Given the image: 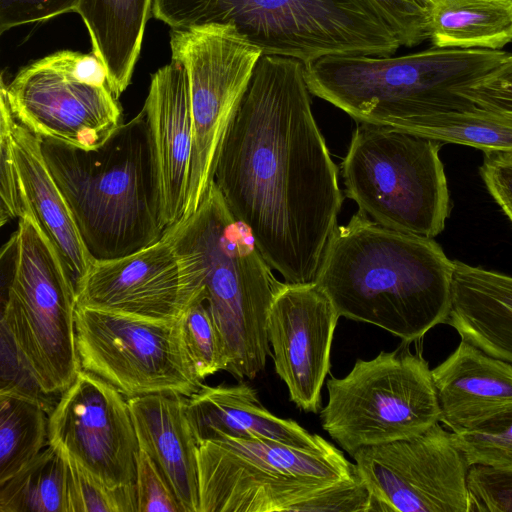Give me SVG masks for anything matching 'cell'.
Returning a JSON list of instances; mask_svg holds the SVG:
<instances>
[{"label": "cell", "instance_id": "obj_1", "mask_svg": "<svg viewBox=\"0 0 512 512\" xmlns=\"http://www.w3.org/2000/svg\"><path fill=\"white\" fill-rule=\"evenodd\" d=\"M305 64L262 55L221 142L213 182L289 284L313 283L343 203Z\"/></svg>", "mask_w": 512, "mask_h": 512}, {"label": "cell", "instance_id": "obj_2", "mask_svg": "<svg viewBox=\"0 0 512 512\" xmlns=\"http://www.w3.org/2000/svg\"><path fill=\"white\" fill-rule=\"evenodd\" d=\"M454 268L433 238L382 226L358 210L335 229L315 283L340 317L408 344L447 322Z\"/></svg>", "mask_w": 512, "mask_h": 512}, {"label": "cell", "instance_id": "obj_3", "mask_svg": "<svg viewBox=\"0 0 512 512\" xmlns=\"http://www.w3.org/2000/svg\"><path fill=\"white\" fill-rule=\"evenodd\" d=\"M178 257L186 307L204 296L226 348L227 372L254 379L266 365L268 314L284 282L212 182L196 211L166 228Z\"/></svg>", "mask_w": 512, "mask_h": 512}, {"label": "cell", "instance_id": "obj_4", "mask_svg": "<svg viewBox=\"0 0 512 512\" xmlns=\"http://www.w3.org/2000/svg\"><path fill=\"white\" fill-rule=\"evenodd\" d=\"M41 145L94 260L122 257L162 238L166 227L142 110L97 149L44 139Z\"/></svg>", "mask_w": 512, "mask_h": 512}, {"label": "cell", "instance_id": "obj_5", "mask_svg": "<svg viewBox=\"0 0 512 512\" xmlns=\"http://www.w3.org/2000/svg\"><path fill=\"white\" fill-rule=\"evenodd\" d=\"M199 512H363L369 494L336 447L219 435L198 442Z\"/></svg>", "mask_w": 512, "mask_h": 512}, {"label": "cell", "instance_id": "obj_6", "mask_svg": "<svg viewBox=\"0 0 512 512\" xmlns=\"http://www.w3.org/2000/svg\"><path fill=\"white\" fill-rule=\"evenodd\" d=\"M508 54L433 46L402 56L327 55L306 63L305 77L311 94L358 123L408 132L424 117L474 108L461 92Z\"/></svg>", "mask_w": 512, "mask_h": 512}, {"label": "cell", "instance_id": "obj_7", "mask_svg": "<svg viewBox=\"0 0 512 512\" xmlns=\"http://www.w3.org/2000/svg\"><path fill=\"white\" fill-rule=\"evenodd\" d=\"M170 28L231 24L263 55L304 64L327 55L391 56L401 46L370 0H152Z\"/></svg>", "mask_w": 512, "mask_h": 512}, {"label": "cell", "instance_id": "obj_8", "mask_svg": "<svg viewBox=\"0 0 512 512\" xmlns=\"http://www.w3.org/2000/svg\"><path fill=\"white\" fill-rule=\"evenodd\" d=\"M7 271L3 327L47 395L61 394L81 369L76 346L74 282L31 213L1 250Z\"/></svg>", "mask_w": 512, "mask_h": 512}, {"label": "cell", "instance_id": "obj_9", "mask_svg": "<svg viewBox=\"0 0 512 512\" xmlns=\"http://www.w3.org/2000/svg\"><path fill=\"white\" fill-rule=\"evenodd\" d=\"M443 143L359 123L341 164L345 194L378 224L423 237L441 233L450 196L439 156Z\"/></svg>", "mask_w": 512, "mask_h": 512}, {"label": "cell", "instance_id": "obj_10", "mask_svg": "<svg viewBox=\"0 0 512 512\" xmlns=\"http://www.w3.org/2000/svg\"><path fill=\"white\" fill-rule=\"evenodd\" d=\"M326 388L322 428L350 455L416 436L440 422L428 362L408 348L357 359L347 375L330 377Z\"/></svg>", "mask_w": 512, "mask_h": 512}, {"label": "cell", "instance_id": "obj_11", "mask_svg": "<svg viewBox=\"0 0 512 512\" xmlns=\"http://www.w3.org/2000/svg\"><path fill=\"white\" fill-rule=\"evenodd\" d=\"M0 91L13 117L39 138L83 150L119 128L122 108L106 66L93 52L62 50L26 65Z\"/></svg>", "mask_w": 512, "mask_h": 512}, {"label": "cell", "instance_id": "obj_12", "mask_svg": "<svg viewBox=\"0 0 512 512\" xmlns=\"http://www.w3.org/2000/svg\"><path fill=\"white\" fill-rule=\"evenodd\" d=\"M172 60L186 70L193 124V146L185 209L199 207L213 182L224 133L253 76L262 51L231 24L171 28ZM180 220V221H181Z\"/></svg>", "mask_w": 512, "mask_h": 512}, {"label": "cell", "instance_id": "obj_13", "mask_svg": "<svg viewBox=\"0 0 512 512\" xmlns=\"http://www.w3.org/2000/svg\"><path fill=\"white\" fill-rule=\"evenodd\" d=\"M75 331L81 369L128 399L189 397L202 386L185 347L181 317L150 319L77 305Z\"/></svg>", "mask_w": 512, "mask_h": 512}, {"label": "cell", "instance_id": "obj_14", "mask_svg": "<svg viewBox=\"0 0 512 512\" xmlns=\"http://www.w3.org/2000/svg\"><path fill=\"white\" fill-rule=\"evenodd\" d=\"M373 511L472 512L470 465L440 422L416 436L362 447L350 455Z\"/></svg>", "mask_w": 512, "mask_h": 512}, {"label": "cell", "instance_id": "obj_15", "mask_svg": "<svg viewBox=\"0 0 512 512\" xmlns=\"http://www.w3.org/2000/svg\"><path fill=\"white\" fill-rule=\"evenodd\" d=\"M48 444L111 487L136 481L139 445L128 398L86 370H79L52 408Z\"/></svg>", "mask_w": 512, "mask_h": 512}, {"label": "cell", "instance_id": "obj_16", "mask_svg": "<svg viewBox=\"0 0 512 512\" xmlns=\"http://www.w3.org/2000/svg\"><path fill=\"white\" fill-rule=\"evenodd\" d=\"M339 318L315 282H284L271 304L267 333L275 372L286 384L290 400L305 412L320 411Z\"/></svg>", "mask_w": 512, "mask_h": 512}, {"label": "cell", "instance_id": "obj_17", "mask_svg": "<svg viewBox=\"0 0 512 512\" xmlns=\"http://www.w3.org/2000/svg\"><path fill=\"white\" fill-rule=\"evenodd\" d=\"M75 289L77 305L143 318L179 319L186 308L178 257L164 236L131 254L95 260Z\"/></svg>", "mask_w": 512, "mask_h": 512}, {"label": "cell", "instance_id": "obj_18", "mask_svg": "<svg viewBox=\"0 0 512 512\" xmlns=\"http://www.w3.org/2000/svg\"><path fill=\"white\" fill-rule=\"evenodd\" d=\"M142 111L152 150L158 201L166 228L184 213L193 146L189 81L172 60L151 76Z\"/></svg>", "mask_w": 512, "mask_h": 512}, {"label": "cell", "instance_id": "obj_19", "mask_svg": "<svg viewBox=\"0 0 512 512\" xmlns=\"http://www.w3.org/2000/svg\"><path fill=\"white\" fill-rule=\"evenodd\" d=\"M187 413L197 443L219 435L272 440L310 450L335 447L292 419L281 418L263 406L246 382L203 385L187 398Z\"/></svg>", "mask_w": 512, "mask_h": 512}, {"label": "cell", "instance_id": "obj_20", "mask_svg": "<svg viewBox=\"0 0 512 512\" xmlns=\"http://www.w3.org/2000/svg\"><path fill=\"white\" fill-rule=\"evenodd\" d=\"M187 398L151 394L128 399L139 449L163 473L185 512H199L197 440L187 413Z\"/></svg>", "mask_w": 512, "mask_h": 512}, {"label": "cell", "instance_id": "obj_21", "mask_svg": "<svg viewBox=\"0 0 512 512\" xmlns=\"http://www.w3.org/2000/svg\"><path fill=\"white\" fill-rule=\"evenodd\" d=\"M431 373L439 421L454 433L512 403V364L463 339Z\"/></svg>", "mask_w": 512, "mask_h": 512}, {"label": "cell", "instance_id": "obj_22", "mask_svg": "<svg viewBox=\"0 0 512 512\" xmlns=\"http://www.w3.org/2000/svg\"><path fill=\"white\" fill-rule=\"evenodd\" d=\"M11 144L28 212L56 248L76 288L95 260L46 163L41 139L13 118Z\"/></svg>", "mask_w": 512, "mask_h": 512}, {"label": "cell", "instance_id": "obj_23", "mask_svg": "<svg viewBox=\"0 0 512 512\" xmlns=\"http://www.w3.org/2000/svg\"><path fill=\"white\" fill-rule=\"evenodd\" d=\"M447 324L461 339L512 364V276L454 260Z\"/></svg>", "mask_w": 512, "mask_h": 512}, {"label": "cell", "instance_id": "obj_24", "mask_svg": "<svg viewBox=\"0 0 512 512\" xmlns=\"http://www.w3.org/2000/svg\"><path fill=\"white\" fill-rule=\"evenodd\" d=\"M152 0H81L77 13L89 32L92 52L107 68L114 94L130 84Z\"/></svg>", "mask_w": 512, "mask_h": 512}, {"label": "cell", "instance_id": "obj_25", "mask_svg": "<svg viewBox=\"0 0 512 512\" xmlns=\"http://www.w3.org/2000/svg\"><path fill=\"white\" fill-rule=\"evenodd\" d=\"M428 36L439 48L501 50L512 42V0H439Z\"/></svg>", "mask_w": 512, "mask_h": 512}, {"label": "cell", "instance_id": "obj_26", "mask_svg": "<svg viewBox=\"0 0 512 512\" xmlns=\"http://www.w3.org/2000/svg\"><path fill=\"white\" fill-rule=\"evenodd\" d=\"M0 488V512H68L64 451L49 444Z\"/></svg>", "mask_w": 512, "mask_h": 512}, {"label": "cell", "instance_id": "obj_27", "mask_svg": "<svg viewBox=\"0 0 512 512\" xmlns=\"http://www.w3.org/2000/svg\"><path fill=\"white\" fill-rule=\"evenodd\" d=\"M47 408L28 396L0 394V484L42 451L48 439Z\"/></svg>", "mask_w": 512, "mask_h": 512}, {"label": "cell", "instance_id": "obj_28", "mask_svg": "<svg viewBox=\"0 0 512 512\" xmlns=\"http://www.w3.org/2000/svg\"><path fill=\"white\" fill-rule=\"evenodd\" d=\"M408 132L441 143L471 146L484 153H512V120L478 105L424 117Z\"/></svg>", "mask_w": 512, "mask_h": 512}, {"label": "cell", "instance_id": "obj_29", "mask_svg": "<svg viewBox=\"0 0 512 512\" xmlns=\"http://www.w3.org/2000/svg\"><path fill=\"white\" fill-rule=\"evenodd\" d=\"M453 436L470 466L512 468V403Z\"/></svg>", "mask_w": 512, "mask_h": 512}, {"label": "cell", "instance_id": "obj_30", "mask_svg": "<svg viewBox=\"0 0 512 512\" xmlns=\"http://www.w3.org/2000/svg\"><path fill=\"white\" fill-rule=\"evenodd\" d=\"M181 323L185 347L198 378L203 381L218 371H227L226 348L202 296L185 308Z\"/></svg>", "mask_w": 512, "mask_h": 512}, {"label": "cell", "instance_id": "obj_31", "mask_svg": "<svg viewBox=\"0 0 512 512\" xmlns=\"http://www.w3.org/2000/svg\"><path fill=\"white\" fill-rule=\"evenodd\" d=\"M65 457L68 512H137L135 483L111 487L67 453Z\"/></svg>", "mask_w": 512, "mask_h": 512}, {"label": "cell", "instance_id": "obj_32", "mask_svg": "<svg viewBox=\"0 0 512 512\" xmlns=\"http://www.w3.org/2000/svg\"><path fill=\"white\" fill-rule=\"evenodd\" d=\"M13 115L3 92L0 91V224L4 226L26 213V206L18 177L11 144Z\"/></svg>", "mask_w": 512, "mask_h": 512}, {"label": "cell", "instance_id": "obj_33", "mask_svg": "<svg viewBox=\"0 0 512 512\" xmlns=\"http://www.w3.org/2000/svg\"><path fill=\"white\" fill-rule=\"evenodd\" d=\"M468 487L472 512H512V468L473 465Z\"/></svg>", "mask_w": 512, "mask_h": 512}, {"label": "cell", "instance_id": "obj_34", "mask_svg": "<svg viewBox=\"0 0 512 512\" xmlns=\"http://www.w3.org/2000/svg\"><path fill=\"white\" fill-rule=\"evenodd\" d=\"M137 512H185L156 463L139 449L136 474Z\"/></svg>", "mask_w": 512, "mask_h": 512}, {"label": "cell", "instance_id": "obj_35", "mask_svg": "<svg viewBox=\"0 0 512 512\" xmlns=\"http://www.w3.org/2000/svg\"><path fill=\"white\" fill-rule=\"evenodd\" d=\"M403 46L421 44L428 36L429 9L418 0H370Z\"/></svg>", "mask_w": 512, "mask_h": 512}, {"label": "cell", "instance_id": "obj_36", "mask_svg": "<svg viewBox=\"0 0 512 512\" xmlns=\"http://www.w3.org/2000/svg\"><path fill=\"white\" fill-rule=\"evenodd\" d=\"M476 105L512 120V54L498 68L462 92Z\"/></svg>", "mask_w": 512, "mask_h": 512}, {"label": "cell", "instance_id": "obj_37", "mask_svg": "<svg viewBox=\"0 0 512 512\" xmlns=\"http://www.w3.org/2000/svg\"><path fill=\"white\" fill-rule=\"evenodd\" d=\"M81 0H0V33L77 12Z\"/></svg>", "mask_w": 512, "mask_h": 512}, {"label": "cell", "instance_id": "obj_38", "mask_svg": "<svg viewBox=\"0 0 512 512\" xmlns=\"http://www.w3.org/2000/svg\"><path fill=\"white\" fill-rule=\"evenodd\" d=\"M480 168L483 182L512 223V153L488 152Z\"/></svg>", "mask_w": 512, "mask_h": 512}, {"label": "cell", "instance_id": "obj_39", "mask_svg": "<svg viewBox=\"0 0 512 512\" xmlns=\"http://www.w3.org/2000/svg\"><path fill=\"white\" fill-rule=\"evenodd\" d=\"M418 1L421 2L423 5H425L429 9V7H431L433 4H435L439 0H418Z\"/></svg>", "mask_w": 512, "mask_h": 512}]
</instances>
